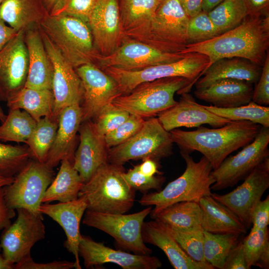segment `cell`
I'll return each mask as SVG.
<instances>
[{
    "label": "cell",
    "instance_id": "cell-1",
    "mask_svg": "<svg viewBox=\"0 0 269 269\" xmlns=\"http://www.w3.org/2000/svg\"><path fill=\"white\" fill-rule=\"evenodd\" d=\"M269 46V13L267 11L248 15L239 25L212 39L188 44L182 53L206 55L209 60L208 67L219 59L234 57L262 66Z\"/></svg>",
    "mask_w": 269,
    "mask_h": 269
},
{
    "label": "cell",
    "instance_id": "cell-2",
    "mask_svg": "<svg viewBox=\"0 0 269 269\" xmlns=\"http://www.w3.org/2000/svg\"><path fill=\"white\" fill-rule=\"evenodd\" d=\"M260 128V125L249 121H237L215 129L202 126L192 131L175 129L169 134L180 152L201 153L214 170L230 153L252 142Z\"/></svg>",
    "mask_w": 269,
    "mask_h": 269
},
{
    "label": "cell",
    "instance_id": "cell-3",
    "mask_svg": "<svg viewBox=\"0 0 269 269\" xmlns=\"http://www.w3.org/2000/svg\"><path fill=\"white\" fill-rule=\"evenodd\" d=\"M189 20L178 0H161L151 18L125 36L164 52L182 53L188 44Z\"/></svg>",
    "mask_w": 269,
    "mask_h": 269
},
{
    "label": "cell",
    "instance_id": "cell-4",
    "mask_svg": "<svg viewBox=\"0 0 269 269\" xmlns=\"http://www.w3.org/2000/svg\"><path fill=\"white\" fill-rule=\"evenodd\" d=\"M180 152L186 163L184 172L162 190L144 194L139 200L142 206H155L151 215L175 203L199 202L202 197L212 193L211 187L215 180L211 174L213 168L209 161L203 156L195 162L189 153Z\"/></svg>",
    "mask_w": 269,
    "mask_h": 269
},
{
    "label": "cell",
    "instance_id": "cell-5",
    "mask_svg": "<svg viewBox=\"0 0 269 269\" xmlns=\"http://www.w3.org/2000/svg\"><path fill=\"white\" fill-rule=\"evenodd\" d=\"M38 26L74 68L96 64L100 54L95 48L87 21L71 15L49 14Z\"/></svg>",
    "mask_w": 269,
    "mask_h": 269
},
{
    "label": "cell",
    "instance_id": "cell-6",
    "mask_svg": "<svg viewBox=\"0 0 269 269\" xmlns=\"http://www.w3.org/2000/svg\"><path fill=\"white\" fill-rule=\"evenodd\" d=\"M123 165L109 162L97 169L84 183L78 195L86 198L88 210L125 214L131 209L136 191L125 179Z\"/></svg>",
    "mask_w": 269,
    "mask_h": 269
},
{
    "label": "cell",
    "instance_id": "cell-7",
    "mask_svg": "<svg viewBox=\"0 0 269 269\" xmlns=\"http://www.w3.org/2000/svg\"><path fill=\"white\" fill-rule=\"evenodd\" d=\"M195 83L182 77L157 79L138 85L130 93L116 97L112 103L130 114L151 118L174 106L175 94L189 93Z\"/></svg>",
    "mask_w": 269,
    "mask_h": 269
},
{
    "label": "cell",
    "instance_id": "cell-8",
    "mask_svg": "<svg viewBox=\"0 0 269 269\" xmlns=\"http://www.w3.org/2000/svg\"><path fill=\"white\" fill-rule=\"evenodd\" d=\"M208 58L198 53H188L174 62L150 66L143 69L127 70L109 67L103 70L117 82L121 95L130 93L138 85L157 79L184 77L196 82L209 65Z\"/></svg>",
    "mask_w": 269,
    "mask_h": 269
},
{
    "label": "cell",
    "instance_id": "cell-9",
    "mask_svg": "<svg viewBox=\"0 0 269 269\" xmlns=\"http://www.w3.org/2000/svg\"><path fill=\"white\" fill-rule=\"evenodd\" d=\"M173 143L169 132L157 118L151 117L132 137L109 149L108 162L119 165L130 160L150 158L158 162L172 154Z\"/></svg>",
    "mask_w": 269,
    "mask_h": 269
},
{
    "label": "cell",
    "instance_id": "cell-10",
    "mask_svg": "<svg viewBox=\"0 0 269 269\" xmlns=\"http://www.w3.org/2000/svg\"><path fill=\"white\" fill-rule=\"evenodd\" d=\"M151 206L130 214L96 212L87 209L82 223L105 232L112 237L121 248L134 254L150 255L152 250L145 245L142 227Z\"/></svg>",
    "mask_w": 269,
    "mask_h": 269
},
{
    "label": "cell",
    "instance_id": "cell-11",
    "mask_svg": "<svg viewBox=\"0 0 269 269\" xmlns=\"http://www.w3.org/2000/svg\"><path fill=\"white\" fill-rule=\"evenodd\" d=\"M53 168L31 158L14 177L13 182L4 186V199L13 209H25L36 214L44 193L55 177Z\"/></svg>",
    "mask_w": 269,
    "mask_h": 269
},
{
    "label": "cell",
    "instance_id": "cell-12",
    "mask_svg": "<svg viewBox=\"0 0 269 269\" xmlns=\"http://www.w3.org/2000/svg\"><path fill=\"white\" fill-rule=\"evenodd\" d=\"M269 128L261 126L254 139L238 153L227 157L211 174L215 181L213 190L233 187L244 180L258 165L269 156Z\"/></svg>",
    "mask_w": 269,
    "mask_h": 269
},
{
    "label": "cell",
    "instance_id": "cell-13",
    "mask_svg": "<svg viewBox=\"0 0 269 269\" xmlns=\"http://www.w3.org/2000/svg\"><path fill=\"white\" fill-rule=\"evenodd\" d=\"M16 220L2 230L0 246L4 258L16 264L31 256V250L45 237L42 214H36L24 208L16 209Z\"/></svg>",
    "mask_w": 269,
    "mask_h": 269
},
{
    "label": "cell",
    "instance_id": "cell-14",
    "mask_svg": "<svg viewBox=\"0 0 269 269\" xmlns=\"http://www.w3.org/2000/svg\"><path fill=\"white\" fill-rule=\"evenodd\" d=\"M269 187V157L258 165L235 189L225 194L211 193L215 200L227 207L248 229L252 213Z\"/></svg>",
    "mask_w": 269,
    "mask_h": 269
},
{
    "label": "cell",
    "instance_id": "cell-15",
    "mask_svg": "<svg viewBox=\"0 0 269 269\" xmlns=\"http://www.w3.org/2000/svg\"><path fill=\"white\" fill-rule=\"evenodd\" d=\"M186 54L164 52L126 37L121 45L110 54H99L96 65L102 70L109 67L127 70H138L177 61Z\"/></svg>",
    "mask_w": 269,
    "mask_h": 269
},
{
    "label": "cell",
    "instance_id": "cell-16",
    "mask_svg": "<svg viewBox=\"0 0 269 269\" xmlns=\"http://www.w3.org/2000/svg\"><path fill=\"white\" fill-rule=\"evenodd\" d=\"M39 29L45 49L53 65L52 91L54 98L53 116L54 119L58 120L59 113L65 108L76 104L81 105L84 93L83 85L75 68L46 34Z\"/></svg>",
    "mask_w": 269,
    "mask_h": 269
},
{
    "label": "cell",
    "instance_id": "cell-17",
    "mask_svg": "<svg viewBox=\"0 0 269 269\" xmlns=\"http://www.w3.org/2000/svg\"><path fill=\"white\" fill-rule=\"evenodd\" d=\"M83 88L82 122L94 119L102 108L121 95L117 82L94 64L75 68Z\"/></svg>",
    "mask_w": 269,
    "mask_h": 269
},
{
    "label": "cell",
    "instance_id": "cell-18",
    "mask_svg": "<svg viewBox=\"0 0 269 269\" xmlns=\"http://www.w3.org/2000/svg\"><path fill=\"white\" fill-rule=\"evenodd\" d=\"M88 22L94 46L101 55H107L113 52L126 37L120 0H99Z\"/></svg>",
    "mask_w": 269,
    "mask_h": 269
},
{
    "label": "cell",
    "instance_id": "cell-19",
    "mask_svg": "<svg viewBox=\"0 0 269 269\" xmlns=\"http://www.w3.org/2000/svg\"><path fill=\"white\" fill-rule=\"evenodd\" d=\"M25 30L16 35L0 50V100L7 102L24 87L28 68Z\"/></svg>",
    "mask_w": 269,
    "mask_h": 269
},
{
    "label": "cell",
    "instance_id": "cell-20",
    "mask_svg": "<svg viewBox=\"0 0 269 269\" xmlns=\"http://www.w3.org/2000/svg\"><path fill=\"white\" fill-rule=\"evenodd\" d=\"M78 251L86 269L98 267L106 263L117 264L123 269H156L162 266L160 260L155 256L114 250L83 235L80 236Z\"/></svg>",
    "mask_w": 269,
    "mask_h": 269
},
{
    "label": "cell",
    "instance_id": "cell-21",
    "mask_svg": "<svg viewBox=\"0 0 269 269\" xmlns=\"http://www.w3.org/2000/svg\"><path fill=\"white\" fill-rule=\"evenodd\" d=\"M181 95L174 106L158 115L159 123L166 131L180 127H199L205 124L219 128L231 122L204 108L188 93Z\"/></svg>",
    "mask_w": 269,
    "mask_h": 269
},
{
    "label": "cell",
    "instance_id": "cell-22",
    "mask_svg": "<svg viewBox=\"0 0 269 269\" xmlns=\"http://www.w3.org/2000/svg\"><path fill=\"white\" fill-rule=\"evenodd\" d=\"M87 206L86 198L79 196L67 202L42 203L39 209L41 214L47 215L63 228L66 236L64 246L74 256L76 269H81L78 251L81 235L80 225Z\"/></svg>",
    "mask_w": 269,
    "mask_h": 269
},
{
    "label": "cell",
    "instance_id": "cell-23",
    "mask_svg": "<svg viewBox=\"0 0 269 269\" xmlns=\"http://www.w3.org/2000/svg\"><path fill=\"white\" fill-rule=\"evenodd\" d=\"M78 132L80 143L75 152L73 164L85 183L101 165L108 162L109 148L104 136L97 133L91 120L82 122Z\"/></svg>",
    "mask_w": 269,
    "mask_h": 269
},
{
    "label": "cell",
    "instance_id": "cell-24",
    "mask_svg": "<svg viewBox=\"0 0 269 269\" xmlns=\"http://www.w3.org/2000/svg\"><path fill=\"white\" fill-rule=\"evenodd\" d=\"M28 68L24 87L52 90L53 68L45 49L38 24L25 30Z\"/></svg>",
    "mask_w": 269,
    "mask_h": 269
},
{
    "label": "cell",
    "instance_id": "cell-25",
    "mask_svg": "<svg viewBox=\"0 0 269 269\" xmlns=\"http://www.w3.org/2000/svg\"><path fill=\"white\" fill-rule=\"evenodd\" d=\"M58 119L55 139L44 163L51 168L57 166L63 159H68L73 163L77 133L82 122L80 104L65 108L59 113Z\"/></svg>",
    "mask_w": 269,
    "mask_h": 269
},
{
    "label": "cell",
    "instance_id": "cell-26",
    "mask_svg": "<svg viewBox=\"0 0 269 269\" xmlns=\"http://www.w3.org/2000/svg\"><path fill=\"white\" fill-rule=\"evenodd\" d=\"M141 233L144 242L160 249L174 269H214L207 263L198 262L190 258L161 223L155 220L144 222Z\"/></svg>",
    "mask_w": 269,
    "mask_h": 269
},
{
    "label": "cell",
    "instance_id": "cell-27",
    "mask_svg": "<svg viewBox=\"0 0 269 269\" xmlns=\"http://www.w3.org/2000/svg\"><path fill=\"white\" fill-rule=\"evenodd\" d=\"M253 84L231 79L217 80L206 87L196 89L195 96L214 106L229 108L248 104L252 100Z\"/></svg>",
    "mask_w": 269,
    "mask_h": 269
},
{
    "label": "cell",
    "instance_id": "cell-28",
    "mask_svg": "<svg viewBox=\"0 0 269 269\" xmlns=\"http://www.w3.org/2000/svg\"><path fill=\"white\" fill-rule=\"evenodd\" d=\"M262 66L242 58H226L211 64L196 82V88L206 87L220 79H231L256 84L260 76Z\"/></svg>",
    "mask_w": 269,
    "mask_h": 269
},
{
    "label": "cell",
    "instance_id": "cell-29",
    "mask_svg": "<svg viewBox=\"0 0 269 269\" xmlns=\"http://www.w3.org/2000/svg\"><path fill=\"white\" fill-rule=\"evenodd\" d=\"M198 203L202 212L203 230L214 234L246 233L247 229L239 218L211 195L202 197Z\"/></svg>",
    "mask_w": 269,
    "mask_h": 269
},
{
    "label": "cell",
    "instance_id": "cell-30",
    "mask_svg": "<svg viewBox=\"0 0 269 269\" xmlns=\"http://www.w3.org/2000/svg\"><path fill=\"white\" fill-rule=\"evenodd\" d=\"M49 14L40 0H4L0 4V18L17 32L39 24Z\"/></svg>",
    "mask_w": 269,
    "mask_h": 269
},
{
    "label": "cell",
    "instance_id": "cell-31",
    "mask_svg": "<svg viewBox=\"0 0 269 269\" xmlns=\"http://www.w3.org/2000/svg\"><path fill=\"white\" fill-rule=\"evenodd\" d=\"M56 176L46 189L42 203L67 202L77 199L84 182L73 164L63 159Z\"/></svg>",
    "mask_w": 269,
    "mask_h": 269
},
{
    "label": "cell",
    "instance_id": "cell-32",
    "mask_svg": "<svg viewBox=\"0 0 269 269\" xmlns=\"http://www.w3.org/2000/svg\"><path fill=\"white\" fill-rule=\"evenodd\" d=\"M54 105L52 90L36 89L24 86L6 102L9 109L24 110L37 122L45 117L53 118Z\"/></svg>",
    "mask_w": 269,
    "mask_h": 269
},
{
    "label": "cell",
    "instance_id": "cell-33",
    "mask_svg": "<svg viewBox=\"0 0 269 269\" xmlns=\"http://www.w3.org/2000/svg\"><path fill=\"white\" fill-rule=\"evenodd\" d=\"M154 220L182 231L202 228V212L198 202L182 201L171 204L151 215Z\"/></svg>",
    "mask_w": 269,
    "mask_h": 269
},
{
    "label": "cell",
    "instance_id": "cell-34",
    "mask_svg": "<svg viewBox=\"0 0 269 269\" xmlns=\"http://www.w3.org/2000/svg\"><path fill=\"white\" fill-rule=\"evenodd\" d=\"M36 124L37 121L26 111L9 109L5 120L0 126V141L26 143Z\"/></svg>",
    "mask_w": 269,
    "mask_h": 269
},
{
    "label": "cell",
    "instance_id": "cell-35",
    "mask_svg": "<svg viewBox=\"0 0 269 269\" xmlns=\"http://www.w3.org/2000/svg\"><path fill=\"white\" fill-rule=\"evenodd\" d=\"M58 120L45 117L37 122L36 127L26 142L32 158L45 163L52 145L58 128Z\"/></svg>",
    "mask_w": 269,
    "mask_h": 269
},
{
    "label": "cell",
    "instance_id": "cell-36",
    "mask_svg": "<svg viewBox=\"0 0 269 269\" xmlns=\"http://www.w3.org/2000/svg\"><path fill=\"white\" fill-rule=\"evenodd\" d=\"M203 254L207 263L214 269H222L231 249L239 241L240 235L214 234L203 230Z\"/></svg>",
    "mask_w": 269,
    "mask_h": 269
},
{
    "label": "cell",
    "instance_id": "cell-37",
    "mask_svg": "<svg viewBox=\"0 0 269 269\" xmlns=\"http://www.w3.org/2000/svg\"><path fill=\"white\" fill-rule=\"evenodd\" d=\"M208 13L220 34L239 25L249 15L244 0H224Z\"/></svg>",
    "mask_w": 269,
    "mask_h": 269
},
{
    "label": "cell",
    "instance_id": "cell-38",
    "mask_svg": "<svg viewBox=\"0 0 269 269\" xmlns=\"http://www.w3.org/2000/svg\"><path fill=\"white\" fill-rule=\"evenodd\" d=\"M161 0H120L121 20L125 33L147 22Z\"/></svg>",
    "mask_w": 269,
    "mask_h": 269
},
{
    "label": "cell",
    "instance_id": "cell-39",
    "mask_svg": "<svg viewBox=\"0 0 269 269\" xmlns=\"http://www.w3.org/2000/svg\"><path fill=\"white\" fill-rule=\"evenodd\" d=\"M203 107L213 114L231 121H246L269 128V107L259 105L251 101L240 106L224 108L213 105Z\"/></svg>",
    "mask_w": 269,
    "mask_h": 269
},
{
    "label": "cell",
    "instance_id": "cell-40",
    "mask_svg": "<svg viewBox=\"0 0 269 269\" xmlns=\"http://www.w3.org/2000/svg\"><path fill=\"white\" fill-rule=\"evenodd\" d=\"M246 261L249 267L256 266L261 269L269 268V229L254 230L242 241Z\"/></svg>",
    "mask_w": 269,
    "mask_h": 269
},
{
    "label": "cell",
    "instance_id": "cell-41",
    "mask_svg": "<svg viewBox=\"0 0 269 269\" xmlns=\"http://www.w3.org/2000/svg\"><path fill=\"white\" fill-rule=\"evenodd\" d=\"M31 158L27 146L6 144L0 141V176L14 177Z\"/></svg>",
    "mask_w": 269,
    "mask_h": 269
},
{
    "label": "cell",
    "instance_id": "cell-42",
    "mask_svg": "<svg viewBox=\"0 0 269 269\" xmlns=\"http://www.w3.org/2000/svg\"><path fill=\"white\" fill-rule=\"evenodd\" d=\"M163 225L190 258L198 262L207 263L203 254V230L182 231Z\"/></svg>",
    "mask_w": 269,
    "mask_h": 269
},
{
    "label": "cell",
    "instance_id": "cell-43",
    "mask_svg": "<svg viewBox=\"0 0 269 269\" xmlns=\"http://www.w3.org/2000/svg\"><path fill=\"white\" fill-rule=\"evenodd\" d=\"M219 34L207 12L202 10L189 18L187 29L188 44L203 42Z\"/></svg>",
    "mask_w": 269,
    "mask_h": 269
},
{
    "label": "cell",
    "instance_id": "cell-44",
    "mask_svg": "<svg viewBox=\"0 0 269 269\" xmlns=\"http://www.w3.org/2000/svg\"><path fill=\"white\" fill-rule=\"evenodd\" d=\"M130 115L127 111L110 103L102 108L93 123L97 133L105 136L126 121Z\"/></svg>",
    "mask_w": 269,
    "mask_h": 269
},
{
    "label": "cell",
    "instance_id": "cell-45",
    "mask_svg": "<svg viewBox=\"0 0 269 269\" xmlns=\"http://www.w3.org/2000/svg\"><path fill=\"white\" fill-rule=\"evenodd\" d=\"M143 118L130 114L128 119L112 132L104 136L108 148L117 146L132 137L142 127Z\"/></svg>",
    "mask_w": 269,
    "mask_h": 269
},
{
    "label": "cell",
    "instance_id": "cell-46",
    "mask_svg": "<svg viewBox=\"0 0 269 269\" xmlns=\"http://www.w3.org/2000/svg\"><path fill=\"white\" fill-rule=\"evenodd\" d=\"M99 0H59L50 15L68 14L88 22Z\"/></svg>",
    "mask_w": 269,
    "mask_h": 269
},
{
    "label": "cell",
    "instance_id": "cell-47",
    "mask_svg": "<svg viewBox=\"0 0 269 269\" xmlns=\"http://www.w3.org/2000/svg\"><path fill=\"white\" fill-rule=\"evenodd\" d=\"M123 176L134 190L144 193L150 189L160 190L165 180V177L160 175L152 176L143 175L140 172L138 165L130 169L127 172H124Z\"/></svg>",
    "mask_w": 269,
    "mask_h": 269
},
{
    "label": "cell",
    "instance_id": "cell-48",
    "mask_svg": "<svg viewBox=\"0 0 269 269\" xmlns=\"http://www.w3.org/2000/svg\"><path fill=\"white\" fill-rule=\"evenodd\" d=\"M256 86L254 89L252 101L262 106L269 104V53L266 57Z\"/></svg>",
    "mask_w": 269,
    "mask_h": 269
},
{
    "label": "cell",
    "instance_id": "cell-49",
    "mask_svg": "<svg viewBox=\"0 0 269 269\" xmlns=\"http://www.w3.org/2000/svg\"><path fill=\"white\" fill-rule=\"evenodd\" d=\"M76 268L75 262L54 261L47 263H36L29 256L14 265V269H71Z\"/></svg>",
    "mask_w": 269,
    "mask_h": 269
},
{
    "label": "cell",
    "instance_id": "cell-50",
    "mask_svg": "<svg viewBox=\"0 0 269 269\" xmlns=\"http://www.w3.org/2000/svg\"><path fill=\"white\" fill-rule=\"evenodd\" d=\"M250 269L246 261L242 241H239L226 258L222 269Z\"/></svg>",
    "mask_w": 269,
    "mask_h": 269
},
{
    "label": "cell",
    "instance_id": "cell-51",
    "mask_svg": "<svg viewBox=\"0 0 269 269\" xmlns=\"http://www.w3.org/2000/svg\"><path fill=\"white\" fill-rule=\"evenodd\" d=\"M252 229L264 230L269 224V196L261 200L255 207L252 215Z\"/></svg>",
    "mask_w": 269,
    "mask_h": 269
},
{
    "label": "cell",
    "instance_id": "cell-52",
    "mask_svg": "<svg viewBox=\"0 0 269 269\" xmlns=\"http://www.w3.org/2000/svg\"><path fill=\"white\" fill-rule=\"evenodd\" d=\"M15 215V210L9 208L6 203L4 187L0 188V230L8 227Z\"/></svg>",
    "mask_w": 269,
    "mask_h": 269
},
{
    "label": "cell",
    "instance_id": "cell-53",
    "mask_svg": "<svg viewBox=\"0 0 269 269\" xmlns=\"http://www.w3.org/2000/svg\"><path fill=\"white\" fill-rule=\"evenodd\" d=\"M249 15L269 11V0H244Z\"/></svg>",
    "mask_w": 269,
    "mask_h": 269
},
{
    "label": "cell",
    "instance_id": "cell-54",
    "mask_svg": "<svg viewBox=\"0 0 269 269\" xmlns=\"http://www.w3.org/2000/svg\"><path fill=\"white\" fill-rule=\"evenodd\" d=\"M187 16L190 18L202 10L203 0H178Z\"/></svg>",
    "mask_w": 269,
    "mask_h": 269
},
{
    "label": "cell",
    "instance_id": "cell-55",
    "mask_svg": "<svg viewBox=\"0 0 269 269\" xmlns=\"http://www.w3.org/2000/svg\"><path fill=\"white\" fill-rule=\"evenodd\" d=\"M17 32L0 18V50L16 35Z\"/></svg>",
    "mask_w": 269,
    "mask_h": 269
},
{
    "label": "cell",
    "instance_id": "cell-56",
    "mask_svg": "<svg viewBox=\"0 0 269 269\" xmlns=\"http://www.w3.org/2000/svg\"><path fill=\"white\" fill-rule=\"evenodd\" d=\"M138 168L142 174L147 176H152L160 173L158 169V162L150 158L143 160V162L138 165Z\"/></svg>",
    "mask_w": 269,
    "mask_h": 269
},
{
    "label": "cell",
    "instance_id": "cell-57",
    "mask_svg": "<svg viewBox=\"0 0 269 269\" xmlns=\"http://www.w3.org/2000/svg\"><path fill=\"white\" fill-rule=\"evenodd\" d=\"M224 0H203L202 10L208 12Z\"/></svg>",
    "mask_w": 269,
    "mask_h": 269
},
{
    "label": "cell",
    "instance_id": "cell-58",
    "mask_svg": "<svg viewBox=\"0 0 269 269\" xmlns=\"http://www.w3.org/2000/svg\"><path fill=\"white\" fill-rule=\"evenodd\" d=\"M0 269H14V265L9 263L3 257L0 246Z\"/></svg>",
    "mask_w": 269,
    "mask_h": 269
},
{
    "label": "cell",
    "instance_id": "cell-59",
    "mask_svg": "<svg viewBox=\"0 0 269 269\" xmlns=\"http://www.w3.org/2000/svg\"><path fill=\"white\" fill-rule=\"evenodd\" d=\"M49 12L53 9L59 0H40Z\"/></svg>",
    "mask_w": 269,
    "mask_h": 269
},
{
    "label": "cell",
    "instance_id": "cell-60",
    "mask_svg": "<svg viewBox=\"0 0 269 269\" xmlns=\"http://www.w3.org/2000/svg\"><path fill=\"white\" fill-rule=\"evenodd\" d=\"M14 180L13 178H6L0 176V188L3 187L11 184Z\"/></svg>",
    "mask_w": 269,
    "mask_h": 269
},
{
    "label": "cell",
    "instance_id": "cell-61",
    "mask_svg": "<svg viewBox=\"0 0 269 269\" xmlns=\"http://www.w3.org/2000/svg\"><path fill=\"white\" fill-rule=\"evenodd\" d=\"M6 117V115L4 114L2 109L0 106V121L1 122V123L4 121Z\"/></svg>",
    "mask_w": 269,
    "mask_h": 269
},
{
    "label": "cell",
    "instance_id": "cell-62",
    "mask_svg": "<svg viewBox=\"0 0 269 269\" xmlns=\"http://www.w3.org/2000/svg\"><path fill=\"white\" fill-rule=\"evenodd\" d=\"M4 0H0V4H1V3Z\"/></svg>",
    "mask_w": 269,
    "mask_h": 269
}]
</instances>
